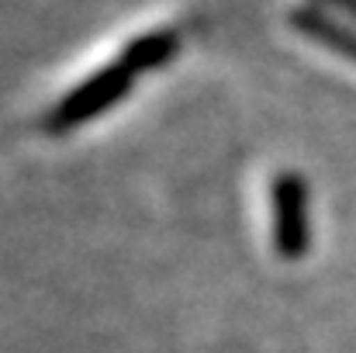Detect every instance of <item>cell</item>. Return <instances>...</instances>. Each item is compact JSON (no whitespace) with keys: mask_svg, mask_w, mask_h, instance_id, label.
<instances>
[{"mask_svg":"<svg viewBox=\"0 0 356 353\" xmlns=\"http://www.w3.org/2000/svg\"><path fill=\"white\" fill-rule=\"evenodd\" d=\"M270 239L284 260H301L312 249V191L298 170L270 180Z\"/></svg>","mask_w":356,"mask_h":353,"instance_id":"2","label":"cell"},{"mask_svg":"<svg viewBox=\"0 0 356 353\" xmlns=\"http://www.w3.org/2000/svg\"><path fill=\"white\" fill-rule=\"evenodd\" d=\"M287 24L294 31H301L308 42L343 56L346 63L356 66V28L346 24L343 17H336L332 10H325L318 3H294L287 10Z\"/></svg>","mask_w":356,"mask_h":353,"instance_id":"3","label":"cell"},{"mask_svg":"<svg viewBox=\"0 0 356 353\" xmlns=\"http://www.w3.org/2000/svg\"><path fill=\"white\" fill-rule=\"evenodd\" d=\"M135 84V73L121 63H104L101 70H94L90 77H83L80 84H73L42 118V128L49 135H70L83 125H90L94 118L111 111L128 97Z\"/></svg>","mask_w":356,"mask_h":353,"instance_id":"1","label":"cell"},{"mask_svg":"<svg viewBox=\"0 0 356 353\" xmlns=\"http://www.w3.org/2000/svg\"><path fill=\"white\" fill-rule=\"evenodd\" d=\"M180 45H184V38H180L177 28H152V31H142L131 42H124L118 63L128 66L135 77L138 73H156V70H163L166 63H173L180 56Z\"/></svg>","mask_w":356,"mask_h":353,"instance_id":"4","label":"cell"},{"mask_svg":"<svg viewBox=\"0 0 356 353\" xmlns=\"http://www.w3.org/2000/svg\"><path fill=\"white\" fill-rule=\"evenodd\" d=\"M312 3L332 10L336 17H350V21H356V0H312Z\"/></svg>","mask_w":356,"mask_h":353,"instance_id":"5","label":"cell"}]
</instances>
